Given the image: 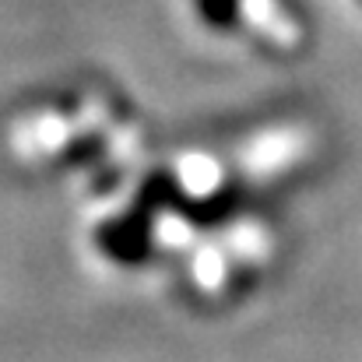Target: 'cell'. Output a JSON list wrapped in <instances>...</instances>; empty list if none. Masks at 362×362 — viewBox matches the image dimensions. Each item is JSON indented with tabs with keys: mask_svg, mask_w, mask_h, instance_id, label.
Listing matches in <instances>:
<instances>
[{
	"mask_svg": "<svg viewBox=\"0 0 362 362\" xmlns=\"http://www.w3.org/2000/svg\"><path fill=\"white\" fill-rule=\"evenodd\" d=\"M194 4H197V14L204 18V25H211L218 32H226L240 21L243 0H194Z\"/></svg>",
	"mask_w": 362,
	"mask_h": 362,
	"instance_id": "cell-1",
	"label": "cell"
}]
</instances>
